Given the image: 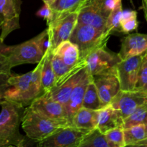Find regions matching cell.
Instances as JSON below:
<instances>
[{"instance_id":"12","label":"cell","mask_w":147,"mask_h":147,"mask_svg":"<svg viewBox=\"0 0 147 147\" xmlns=\"http://www.w3.org/2000/svg\"><path fill=\"white\" fill-rule=\"evenodd\" d=\"M143 54L121 60L116 66L120 90H134Z\"/></svg>"},{"instance_id":"13","label":"cell","mask_w":147,"mask_h":147,"mask_svg":"<svg viewBox=\"0 0 147 147\" xmlns=\"http://www.w3.org/2000/svg\"><path fill=\"white\" fill-rule=\"evenodd\" d=\"M100 99L101 108L110 104L112 100L120 90L116 72L104 73L92 76Z\"/></svg>"},{"instance_id":"33","label":"cell","mask_w":147,"mask_h":147,"mask_svg":"<svg viewBox=\"0 0 147 147\" xmlns=\"http://www.w3.org/2000/svg\"><path fill=\"white\" fill-rule=\"evenodd\" d=\"M142 2V9L144 13V17L147 21V0H141Z\"/></svg>"},{"instance_id":"15","label":"cell","mask_w":147,"mask_h":147,"mask_svg":"<svg viewBox=\"0 0 147 147\" xmlns=\"http://www.w3.org/2000/svg\"><path fill=\"white\" fill-rule=\"evenodd\" d=\"M92 78V76L88 73L86 67H85L80 80L74 88L73 90L69 96L67 103L65 106L68 119H69V123L71 125L72 118H73L74 113L82 107L84 96L85 91H86V86Z\"/></svg>"},{"instance_id":"7","label":"cell","mask_w":147,"mask_h":147,"mask_svg":"<svg viewBox=\"0 0 147 147\" xmlns=\"http://www.w3.org/2000/svg\"><path fill=\"white\" fill-rule=\"evenodd\" d=\"M121 60L118 54L112 53L106 46L91 52L85 58L86 69L90 76L116 72V66Z\"/></svg>"},{"instance_id":"10","label":"cell","mask_w":147,"mask_h":147,"mask_svg":"<svg viewBox=\"0 0 147 147\" xmlns=\"http://www.w3.org/2000/svg\"><path fill=\"white\" fill-rule=\"evenodd\" d=\"M30 106L52 120L60 122L66 126H71L68 119L65 106L54 100L49 92H45L35 98Z\"/></svg>"},{"instance_id":"31","label":"cell","mask_w":147,"mask_h":147,"mask_svg":"<svg viewBox=\"0 0 147 147\" xmlns=\"http://www.w3.org/2000/svg\"><path fill=\"white\" fill-rule=\"evenodd\" d=\"M36 15L46 20L47 24H48L50 21L53 20V17H54V12L52 10L50 5L44 3V5L37 11Z\"/></svg>"},{"instance_id":"16","label":"cell","mask_w":147,"mask_h":147,"mask_svg":"<svg viewBox=\"0 0 147 147\" xmlns=\"http://www.w3.org/2000/svg\"><path fill=\"white\" fill-rule=\"evenodd\" d=\"M96 120L97 129L103 134L114 128L122 127L123 124V119L120 111L111 104L97 110Z\"/></svg>"},{"instance_id":"2","label":"cell","mask_w":147,"mask_h":147,"mask_svg":"<svg viewBox=\"0 0 147 147\" xmlns=\"http://www.w3.org/2000/svg\"><path fill=\"white\" fill-rule=\"evenodd\" d=\"M1 106L0 147L24 146L25 139L19 131L24 106L7 100Z\"/></svg>"},{"instance_id":"35","label":"cell","mask_w":147,"mask_h":147,"mask_svg":"<svg viewBox=\"0 0 147 147\" xmlns=\"http://www.w3.org/2000/svg\"><path fill=\"white\" fill-rule=\"evenodd\" d=\"M43 1L45 3V4H48V5L51 6L52 4L55 1V0H43Z\"/></svg>"},{"instance_id":"22","label":"cell","mask_w":147,"mask_h":147,"mask_svg":"<svg viewBox=\"0 0 147 147\" xmlns=\"http://www.w3.org/2000/svg\"><path fill=\"white\" fill-rule=\"evenodd\" d=\"M122 0L118 1L108 15L106 22V32L110 34L115 32H122L120 27V20L122 15Z\"/></svg>"},{"instance_id":"32","label":"cell","mask_w":147,"mask_h":147,"mask_svg":"<svg viewBox=\"0 0 147 147\" xmlns=\"http://www.w3.org/2000/svg\"><path fill=\"white\" fill-rule=\"evenodd\" d=\"M11 69L7 57L0 53V73H11Z\"/></svg>"},{"instance_id":"4","label":"cell","mask_w":147,"mask_h":147,"mask_svg":"<svg viewBox=\"0 0 147 147\" xmlns=\"http://www.w3.org/2000/svg\"><path fill=\"white\" fill-rule=\"evenodd\" d=\"M110 36V34L106 31L88 24L77 23L69 40L77 46L80 60H84L94 50L106 46Z\"/></svg>"},{"instance_id":"1","label":"cell","mask_w":147,"mask_h":147,"mask_svg":"<svg viewBox=\"0 0 147 147\" xmlns=\"http://www.w3.org/2000/svg\"><path fill=\"white\" fill-rule=\"evenodd\" d=\"M48 48L47 29L30 40L15 45H6L0 42V53L7 57L12 68L27 63H38Z\"/></svg>"},{"instance_id":"17","label":"cell","mask_w":147,"mask_h":147,"mask_svg":"<svg viewBox=\"0 0 147 147\" xmlns=\"http://www.w3.org/2000/svg\"><path fill=\"white\" fill-rule=\"evenodd\" d=\"M84 68L85 67H84L77 73L72 75L71 76L63 80L61 84L53 86L49 91H48L49 92L51 97L54 100L66 106L74 88L80 80Z\"/></svg>"},{"instance_id":"20","label":"cell","mask_w":147,"mask_h":147,"mask_svg":"<svg viewBox=\"0 0 147 147\" xmlns=\"http://www.w3.org/2000/svg\"><path fill=\"white\" fill-rule=\"evenodd\" d=\"M51 53L52 51L48 48L44 54V63L41 73L43 93L49 91L56 83V78L51 63Z\"/></svg>"},{"instance_id":"29","label":"cell","mask_w":147,"mask_h":147,"mask_svg":"<svg viewBox=\"0 0 147 147\" xmlns=\"http://www.w3.org/2000/svg\"><path fill=\"white\" fill-rule=\"evenodd\" d=\"M135 90L147 92V51L143 54Z\"/></svg>"},{"instance_id":"19","label":"cell","mask_w":147,"mask_h":147,"mask_svg":"<svg viewBox=\"0 0 147 147\" xmlns=\"http://www.w3.org/2000/svg\"><path fill=\"white\" fill-rule=\"evenodd\" d=\"M97 110L82 107L74 115L71 126L89 132L97 128Z\"/></svg>"},{"instance_id":"30","label":"cell","mask_w":147,"mask_h":147,"mask_svg":"<svg viewBox=\"0 0 147 147\" xmlns=\"http://www.w3.org/2000/svg\"><path fill=\"white\" fill-rule=\"evenodd\" d=\"M11 73H0V106L6 101V92L10 87L9 78Z\"/></svg>"},{"instance_id":"8","label":"cell","mask_w":147,"mask_h":147,"mask_svg":"<svg viewBox=\"0 0 147 147\" xmlns=\"http://www.w3.org/2000/svg\"><path fill=\"white\" fill-rule=\"evenodd\" d=\"M87 131L73 126L60 128L48 137L37 142L40 147H79L81 141Z\"/></svg>"},{"instance_id":"36","label":"cell","mask_w":147,"mask_h":147,"mask_svg":"<svg viewBox=\"0 0 147 147\" xmlns=\"http://www.w3.org/2000/svg\"><path fill=\"white\" fill-rule=\"evenodd\" d=\"M90 1V0H86V1H85V2H86V1Z\"/></svg>"},{"instance_id":"25","label":"cell","mask_w":147,"mask_h":147,"mask_svg":"<svg viewBox=\"0 0 147 147\" xmlns=\"http://www.w3.org/2000/svg\"><path fill=\"white\" fill-rule=\"evenodd\" d=\"M86 0H55L50 6L54 14L79 11Z\"/></svg>"},{"instance_id":"11","label":"cell","mask_w":147,"mask_h":147,"mask_svg":"<svg viewBox=\"0 0 147 147\" xmlns=\"http://www.w3.org/2000/svg\"><path fill=\"white\" fill-rule=\"evenodd\" d=\"M147 103V92L141 90H120L110 104L118 110L125 119L138 107Z\"/></svg>"},{"instance_id":"21","label":"cell","mask_w":147,"mask_h":147,"mask_svg":"<svg viewBox=\"0 0 147 147\" xmlns=\"http://www.w3.org/2000/svg\"><path fill=\"white\" fill-rule=\"evenodd\" d=\"M125 146H135L147 139V125L138 124L123 129Z\"/></svg>"},{"instance_id":"14","label":"cell","mask_w":147,"mask_h":147,"mask_svg":"<svg viewBox=\"0 0 147 147\" xmlns=\"http://www.w3.org/2000/svg\"><path fill=\"white\" fill-rule=\"evenodd\" d=\"M146 51H147V34L132 33L121 39L120 50L118 54L121 60H124L142 55Z\"/></svg>"},{"instance_id":"34","label":"cell","mask_w":147,"mask_h":147,"mask_svg":"<svg viewBox=\"0 0 147 147\" xmlns=\"http://www.w3.org/2000/svg\"><path fill=\"white\" fill-rule=\"evenodd\" d=\"M135 146H136V147H147V139H146V140L140 142V143L137 144Z\"/></svg>"},{"instance_id":"3","label":"cell","mask_w":147,"mask_h":147,"mask_svg":"<svg viewBox=\"0 0 147 147\" xmlns=\"http://www.w3.org/2000/svg\"><path fill=\"white\" fill-rule=\"evenodd\" d=\"M21 124L26 136L35 142L43 140L59 129L66 126L41 114L30 105L24 108Z\"/></svg>"},{"instance_id":"9","label":"cell","mask_w":147,"mask_h":147,"mask_svg":"<svg viewBox=\"0 0 147 147\" xmlns=\"http://www.w3.org/2000/svg\"><path fill=\"white\" fill-rule=\"evenodd\" d=\"M21 0H0V42H4L6 37L20 27V15Z\"/></svg>"},{"instance_id":"18","label":"cell","mask_w":147,"mask_h":147,"mask_svg":"<svg viewBox=\"0 0 147 147\" xmlns=\"http://www.w3.org/2000/svg\"><path fill=\"white\" fill-rule=\"evenodd\" d=\"M52 53L59 56L63 63L70 67L77 65L80 61L79 51L77 46L69 40L61 42L53 49Z\"/></svg>"},{"instance_id":"6","label":"cell","mask_w":147,"mask_h":147,"mask_svg":"<svg viewBox=\"0 0 147 147\" xmlns=\"http://www.w3.org/2000/svg\"><path fill=\"white\" fill-rule=\"evenodd\" d=\"M78 22V11L54 14L48 24L49 49L53 51L61 42L69 40Z\"/></svg>"},{"instance_id":"23","label":"cell","mask_w":147,"mask_h":147,"mask_svg":"<svg viewBox=\"0 0 147 147\" xmlns=\"http://www.w3.org/2000/svg\"><path fill=\"white\" fill-rule=\"evenodd\" d=\"M82 107L95 111L98 110L101 108L100 99L92 78L86 86V91L84 96Z\"/></svg>"},{"instance_id":"27","label":"cell","mask_w":147,"mask_h":147,"mask_svg":"<svg viewBox=\"0 0 147 147\" xmlns=\"http://www.w3.org/2000/svg\"><path fill=\"white\" fill-rule=\"evenodd\" d=\"M137 12L134 10H125L122 11L120 20V27L122 33L129 34L138 28Z\"/></svg>"},{"instance_id":"24","label":"cell","mask_w":147,"mask_h":147,"mask_svg":"<svg viewBox=\"0 0 147 147\" xmlns=\"http://www.w3.org/2000/svg\"><path fill=\"white\" fill-rule=\"evenodd\" d=\"M79 147H109V145L105 134L96 128L85 134Z\"/></svg>"},{"instance_id":"28","label":"cell","mask_w":147,"mask_h":147,"mask_svg":"<svg viewBox=\"0 0 147 147\" xmlns=\"http://www.w3.org/2000/svg\"><path fill=\"white\" fill-rule=\"evenodd\" d=\"M105 139L109 147H125L123 128L116 127L105 132Z\"/></svg>"},{"instance_id":"26","label":"cell","mask_w":147,"mask_h":147,"mask_svg":"<svg viewBox=\"0 0 147 147\" xmlns=\"http://www.w3.org/2000/svg\"><path fill=\"white\" fill-rule=\"evenodd\" d=\"M138 124L147 125V103L138 107L130 116L123 119V129Z\"/></svg>"},{"instance_id":"5","label":"cell","mask_w":147,"mask_h":147,"mask_svg":"<svg viewBox=\"0 0 147 147\" xmlns=\"http://www.w3.org/2000/svg\"><path fill=\"white\" fill-rule=\"evenodd\" d=\"M32 73L33 71L23 75L11 74L9 78L10 87L6 92V100L16 102L25 107L40 96L32 83Z\"/></svg>"}]
</instances>
